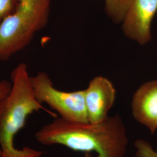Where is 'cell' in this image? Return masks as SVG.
Returning a JSON list of instances; mask_svg holds the SVG:
<instances>
[{"label": "cell", "mask_w": 157, "mask_h": 157, "mask_svg": "<svg viewBox=\"0 0 157 157\" xmlns=\"http://www.w3.org/2000/svg\"><path fill=\"white\" fill-rule=\"evenodd\" d=\"M11 82L10 93L0 101V157H41L43 152L28 147L17 148L14 142L29 116L46 110L35 96L26 63H21L14 68ZM47 111L56 117L54 113Z\"/></svg>", "instance_id": "7a4b0ae2"}, {"label": "cell", "mask_w": 157, "mask_h": 157, "mask_svg": "<svg viewBox=\"0 0 157 157\" xmlns=\"http://www.w3.org/2000/svg\"><path fill=\"white\" fill-rule=\"evenodd\" d=\"M51 0H17L0 25V59L6 61L31 43L48 22Z\"/></svg>", "instance_id": "3957f363"}, {"label": "cell", "mask_w": 157, "mask_h": 157, "mask_svg": "<svg viewBox=\"0 0 157 157\" xmlns=\"http://www.w3.org/2000/svg\"><path fill=\"white\" fill-rule=\"evenodd\" d=\"M157 12V0H133L123 21L124 33L140 45L147 44L151 40V23Z\"/></svg>", "instance_id": "5b68a950"}, {"label": "cell", "mask_w": 157, "mask_h": 157, "mask_svg": "<svg viewBox=\"0 0 157 157\" xmlns=\"http://www.w3.org/2000/svg\"><path fill=\"white\" fill-rule=\"evenodd\" d=\"M17 0H0V25L14 10Z\"/></svg>", "instance_id": "30bf717a"}, {"label": "cell", "mask_w": 157, "mask_h": 157, "mask_svg": "<svg viewBox=\"0 0 157 157\" xmlns=\"http://www.w3.org/2000/svg\"><path fill=\"white\" fill-rule=\"evenodd\" d=\"M12 89V82L7 80L0 81V101L8 95Z\"/></svg>", "instance_id": "8fae6325"}, {"label": "cell", "mask_w": 157, "mask_h": 157, "mask_svg": "<svg viewBox=\"0 0 157 157\" xmlns=\"http://www.w3.org/2000/svg\"><path fill=\"white\" fill-rule=\"evenodd\" d=\"M84 91L89 122L95 124L105 120L115 100L116 91L112 83L105 78L97 76Z\"/></svg>", "instance_id": "8992f818"}, {"label": "cell", "mask_w": 157, "mask_h": 157, "mask_svg": "<svg viewBox=\"0 0 157 157\" xmlns=\"http://www.w3.org/2000/svg\"><path fill=\"white\" fill-rule=\"evenodd\" d=\"M107 14L114 22H123L133 0H105Z\"/></svg>", "instance_id": "ba28073f"}, {"label": "cell", "mask_w": 157, "mask_h": 157, "mask_svg": "<svg viewBox=\"0 0 157 157\" xmlns=\"http://www.w3.org/2000/svg\"><path fill=\"white\" fill-rule=\"evenodd\" d=\"M35 136L41 144L62 145L75 151L95 152V157H124L129 144L127 130L119 115L108 116L95 124L56 118L43 126Z\"/></svg>", "instance_id": "6da1fadb"}, {"label": "cell", "mask_w": 157, "mask_h": 157, "mask_svg": "<svg viewBox=\"0 0 157 157\" xmlns=\"http://www.w3.org/2000/svg\"><path fill=\"white\" fill-rule=\"evenodd\" d=\"M134 146L136 157H157V151L147 141L142 139H137L135 141Z\"/></svg>", "instance_id": "9c48e42d"}, {"label": "cell", "mask_w": 157, "mask_h": 157, "mask_svg": "<svg viewBox=\"0 0 157 157\" xmlns=\"http://www.w3.org/2000/svg\"><path fill=\"white\" fill-rule=\"evenodd\" d=\"M84 157H95L91 153H84Z\"/></svg>", "instance_id": "7c38bea8"}, {"label": "cell", "mask_w": 157, "mask_h": 157, "mask_svg": "<svg viewBox=\"0 0 157 157\" xmlns=\"http://www.w3.org/2000/svg\"><path fill=\"white\" fill-rule=\"evenodd\" d=\"M35 96L41 104H47L61 117L69 121L89 122L84 90L63 91L54 87L49 76L40 72L31 76Z\"/></svg>", "instance_id": "277c9868"}, {"label": "cell", "mask_w": 157, "mask_h": 157, "mask_svg": "<svg viewBox=\"0 0 157 157\" xmlns=\"http://www.w3.org/2000/svg\"><path fill=\"white\" fill-rule=\"evenodd\" d=\"M132 112L135 119L151 133L157 130V80L142 84L132 101Z\"/></svg>", "instance_id": "52a82bcc"}]
</instances>
